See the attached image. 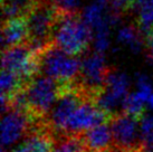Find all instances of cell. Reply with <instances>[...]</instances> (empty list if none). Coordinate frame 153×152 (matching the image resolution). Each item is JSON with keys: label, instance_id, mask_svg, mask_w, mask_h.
Segmentation results:
<instances>
[{"label": "cell", "instance_id": "277c9868", "mask_svg": "<svg viewBox=\"0 0 153 152\" xmlns=\"http://www.w3.org/2000/svg\"><path fill=\"white\" fill-rule=\"evenodd\" d=\"M57 13L58 9L51 2L38 0L31 11L27 15V44L35 54H39L51 44V34Z\"/></svg>", "mask_w": 153, "mask_h": 152}, {"label": "cell", "instance_id": "4fadbf2b", "mask_svg": "<svg viewBox=\"0 0 153 152\" xmlns=\"http://www.w3.org/2000/svg\"><path fill=\"white\" fill-rule=\"evenodd\" d=\"M38 0H2L4 21L26 18Z\"/></svg>", "mask_w": 153, "mask_h": 152}, {"label": "cell", "instance_id": "3957f363", "mask_svg": "<svg viewBox=\"0 0 153 152\" xmlns=\"http://www.w3.org/2000/svg\"><path fill=\"white\" fill-rule=\"evenodd\" d=\"M64 87L51 77L38 74L25 87L28 112L35 121L44 122Z\"/></svg>", "mask_w": 153, "mask_h": 152}, {"label": "cell", "instance_id": "7c38bea8", "mask_svg": "<svg viewBox=\"0 0 153 152\" xmlns=\"http://www.w3.org/2000/svg\"><path fill=\"white\" fill-rule=\"evenodd\" d=\"M1 35L4 51L9 47L26 44L28 40V28L26 18H17L4 21Z\"/></svg>", "mask_w": 153, "mask_h": 152}, {"label": "cell", "instance_id": "2e32d148", "mask_svg": "<svg viewBox=\"0 0 153 152\" xmlns=\"http://www.w3.org/2000/svg\"><path fill=\"white\" fill-rule=\"evenodd\" d=\"M54 152H85V148L79 135H62L57 136V143Z\"/></svg>", "mask_w": 153, "mask_h": 152}, {"label": "cell", "instance_id": "ac0fdd59", "mask_svg": "<svg viewBox=\"0 0 153 152\" xmlns=\"http://www.w3.org/2000/svg\"><path fill=\"white\" fill-rule=\"evenodd\" d=\"M133 7L137 13L153 11V0H134Z\"/></svg>", "mask_w": 153, "mask_h": 152}, {"label": "cell", "instance_id": "ffe728a7", "mask_svg": "<svg viewBox=\"0 0 153 152\" xmlns=\"http://www.w3.org/2000/svg\"><path fill=\"white\" fill-rule=\"evenodd\" d=\"M11 152H33V151H31V150H30V149L28 148V147H27V145H26L24 142H22L20 145H18L17 148L13 149Z\"/></svg>", "mask_w": 153, "mask_h": 152}, {"label": "cell", "instance_id": "8992f818", "mask_svg": "<svg viewBox=\"0 0 153 152\" xmlns=\"http://www.w3.org/2000/svg\"><path fill=\"white\" fill-rule=\"evenodd\" d=\"M108 72L103 54L97 51L89 53L81 60V74L77 85L86 96L94 101L105 89Z\"/></svg>", "mask_w": 153, "mask_h": 152}, {"label": "cell", "instance_id": "7a4b0ae2", "mask_svg": "<svg viewBox=\"0 0 153 152\" xmlns=\"http://www.w3.org/2000/svg\"><path fill=\"white\" fill-rule=\"evenodd\" d=\"M37 58L39 74L51 77L63 87L77 84L81 74V59L77 56L68 55L51 42L37 54Z\"/></svg>", "mask_w": 153, "mask_h": 152}, {"label": "cell", "instance_id": "e0dca14e", "mask_svg": "<svg viewBox=\"0 0 153 152\" xmlns=\"http://www.w3.org/2000/svg\"><path fill=\"white\" fill-rule=\"evenodd\" d=\"M51 4H54L59 11L76 13L79 2H78V0H53Z\"/></svg>", "mask_w": 153, "mask_h": 152}, {"label": "cell", "instance_id": "9a60e30c", "mask_svg": "<svg viewBox=\"0 0 153 152\" xmlns=\"http://www.w3.org/2000/svg\"><path fill=\"white\" fill-rule=\"evenodd\" d=\"M145 105H146V102L137 92L130 93L124 102L123 112L141 118L143 116V114H145Z\"/></svg>", "mask_w": 153, "mask_h": 152}, {"label": "cell", "instance_id": "52a82bcc", "mask_svg": "<svg viewBox=\"0 0 153 152\" xmlns=\"http://www.w3.org/2000/svg\"><path fill=\"white\" fill-rule=\"evenodd\" d=\"M108 123L116 151L142 152L140 118L122 112L112 116Z\"/></svg>", "mask_w": 153, "mask_h": 152}, {"label": "cell", "instance_id": "5bb4252c", "mask_svg": "<svg viewBox=\"0 0 153 152\" xmlns=\"http://www.w3.org/2000/svg\"><path fill=\"white\" fill-rule=\"evenodd\" d=\"M117 40L121 44L126 45L135 54L141 51L143 48V42L141 40L140 35L136 33L135 28H133L132 26H124L119 30Z\"/></svg>", "mask_w": 153, "mask_h": 152}, {"label": "cell", "instance_id": "44dd1931", "mask_svg": "<svg viewBox=\"0 0 153 152\" xmlns=\"http://www.w3.org/2000/svg\"><path fill=\"white\" fill-rule=\"evenodd\" d=\"M43 1H48V2H53V0H43Z\"/></svg>", "mask_w": 153, "mask_h": 152}, {"label": "cell", "instance_id": "6da1fadb", "mask_svg": "<svg viewBox=\"0 0 153 152\" xmlns=\"http://www.w3.org/2000/svg\"><path fill=\"white\" fill-rule=\"evenodd\" d=\"M92 39V31L82 17L58 10L51 34V42L56 47L68 55L77 56L87 49Z\"/></svg>", "mask_w": 153, "mask_h": 152}, {"label": "cell", "instance_id": "d6986e66", "mask_svg": "<svg viewBox=\"0 0 153 152\" xmlns=\"http://www.w3.org/2000/svg\"><path fill=\"white\" fill-rule=\"evenodd\" d=\"M145 46H146L148 51H149V60L151 63H153V31H151V33L148 34V36H146Z\"/></svg>", "mask_w": 153, "mask_h": 152}, {"label": "cell", "instance_id": "5b68a950", "mask_svg": "<svg viewBox=\"0 0 153 152\" xmlns=\"http://www.w3.org/2000/svg\"><path fill=\"white\" fill-rule=\"evenodd\" d=\"M87 100L91 98L86 96L77 84L64 87L55 105L53 106L49 114L47 115V125L57 136H62L64 134L68 120Z\"/></svg>", "mask_w": 153, "mask_h": 152}, {"label": "cell", "instance_id": "ba28073f", "mask_svg": "<svg viewBox=\"0 0 153 152\" xmlns=\"http://www.w3.org/2000/svg\"><path fill=\"white\" fill-rule=\"evenodd\" d=\"M2 69L15 74L27 85L39 74L37 54L27 42L9 47L2 51Z\"/></svg>", "mask_w": 153, "mask_h": 152}, {"label": "cell", "instance_id": "30bf717a", "mask_svg": "<svg viewBox=\"0 0 153 152\" xmlns=\"http://www.w3.org/2000/svg\"><path fill=\"white\" fill-rule=\"evenodd\" d=\"M45 122V121H44ZM43 122L35 121L27 112L8 110L4 113L1 122V142L2 148L10 147L22 138L25 139L30 130Z\"/></svg>", "mask_w": 153, "mask_h": 152}, {"label": "cell", "instance_id": "9c48e42d", "mask_svg": "<svg viewBox=\"0 0 153 152\" xmlns=\"http://www.w3.org/2000/svg\"><path fill=\"white\" fill-rule=\"evenodd\" d=\"M111 116L101 110L95 102L87 100L77 109L68 120L63 135H82L95 127L110 121Z\"/></svg>", "mask_w": 153, "mask_h": 152}, {"label": "cell", "instance_id": "8fae6325", "mask_svg": "<svg viewBox=\"0 0 153 152\" xmlns=\"http://www.w3.org/2000/svg\"><path fill=\"white\" fill-rule=\"evenodd\" d=\"M85 152H106L114 148L110 123H103L79 135Z\"/></svg>", "mask_w": 153, "mask_h": 152}]
</instances>
